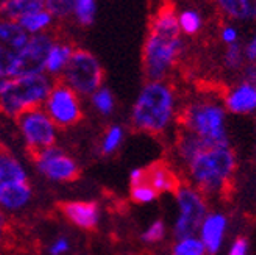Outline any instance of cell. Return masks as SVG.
<instances>
[{
    "label": "cell",
    "instance_id": "1",
    "mask_svg": "<svg viewBox=\"0 0 256 255\" xmlns=\"http://www.w3.org/2000/svg\"><path fill=\"white\" fill-rule=\"evenodd\" d=\"M183 36L178 27L176 11L162 7L150 22L142 50V65L148 82H161L175 68L183 52Z\"/></svg>",
    "mask_w": 256,
    "mask_h": 255
},
{
    "label": "cell",
    "instance_id": "2",
    "mask_svg": "<svg viewBox=\"0 0 256 255\" xmlns=\"http://www.w3.org/2000/svg\"><path fill=\"white\" fill-rule=\"evenodd\" d=\"M176 97L174 88L166 82H147L132 110V127L136 132L161 135L175 118Z\"/></svg>",
    "mask_w": 256,
    "mask_h": 255
},
{
    "label": "cell",
    "instance_id": "3",
    "mask_svg": "<svg viewBox=\"0 0 256 255\" xmlns=\"http://www.w3.org/2000/svg\"><path fill=\"white\" fill-rule=\"evenodd\" d=\"M55 82L47 74L0 79V116L16 119L25 111L42 107Z\"/></svg>",
    "mask_w": 256,
    "mask_h": 255
},
{
    "label": "cell",
    "instance_id": "4",
    "mask_svg": "<svg viewBox=\"0 0 256 255\" xmlns=\"http://www.w3.org/2000/svg\"><path fill=\"white\" fill-rule=\"evenodd\" d=\"M236 160L230 146H210L188 164L196 189L204 194H216L232 180Z\"/></svg>",
    "mask_w": 256,
    "mask_h": 255
},
{
    "label": "cell",
    "instance_id": "5",
    "mask_svg": "<svg viewBox=\"0 0 256 255\" xmlns=\"http://www.w3.org/2000/svg\"><path fill=\"white\" fill-rule=\"evenodd\" d=\"M182 124L184 130L197 135L211 146H230L225 127V110L216 100H194L184 108Z\"/></svg>",
    "mask_w": 256,
    "mask_h": 255
},
{
    "label": "cell",
    "instance_id": "6",
    "mask_svg": "<svg viewBox=\"0 0 256 255\" xmlns=\"http://www.w3.org/2000/svg\"><path fill=\"white\" fill-rule=\"evenodd\" d=\"M104 79L105 72L98 58L88 49H75L60 82L68 85L80 97H89L104 86Z\"/></svg>",
    "mask_w": 256,
    "mask_h": 255
},
{
    "label": "cell",
    "instance_id": "7",
    "mask_svg": "<svg viewBox=\"0 0 256 255\" xmlns=\"http://www.w3.org/2000/svg\"><path fill=\"white\" fill-rule=\"evenodd\" d=\"M16 124L30 155L55 146L60 129L50 119L42 107L22 113L20 116L16 118Z\"/></svg>",
    "mask_w": 256,
    "mask_h": 255
},
{
    "label": "cell",
    "instance_id": "8",
    "mask_svg": "<svg viewBox=\"0 0 256 255\" xmlns=\"http://www.w3.org/2000/svg\"><path fill=\"white\" fill-rule=\"evenodd\" d=\"M42 108L58 129H69L83 118L82 97L60 80L55 82Z\"/></svg>",
    "mask_w": 256,
    "mask_h": 255
},
{
    "label": "cell",
    "instance_id": "9",
    "mask_svg": "<svg viewBox=\"0 0 256 255\" xmlns=\"http://www.w3.org/2000/svg\"><path fill=\"white\" fill-rule=\"evenodd\" d=\"M175 193L180 213H178V219L174 227V235L176 239L196 236L203 219L208 214L203 194L192 186H180Z\"/></svg>",
    "mask_w": 256,
    "mask_h": 255
},
{
    "label": "cell",
    "instance_id": "10",
    "mask_svg": "<svg viewBox=\"0 0 256 255\" xmlns=\"http://www.w3.org/2000/svg\"><path fill=\"white\" fill-rule=\"evenodd\" d=\"M42 177L55 183H70L80 177V166L68 152L52 146L30 155Z\"/></svg>",
    "mask_w": 256,
    "mask_h": 255
},
{
    "label": "cell",
    "instance_id": "11",
    "mask_svg": "<svg viewBox=\"0 0 256 255\" xmlns=\"http://www.w3.org/2000/svg\"><path fill=\"white\" fill-rule=\"evenodd\" d=\"M30 35L18 22L0 19V79L14 77Z\"/></svg>",
    "mask_w": 256,
    "mask_h": 255
},
{
    "label": "cell",
    "instance_id": "12",
    "mask_svg": "<svg viewBox=\"0 0 256 255\" xmlns=\"http://www.w3.org/2000/svg\"><path fill=\"white\" fill-rule=\"evenodd\" d=\"M55 35L52 32H46L40 35H32L24 49V54L18 65L14 77L19 75H38L46 74V63L50 52V47L55 43Z\"/></svg>",
    "mask_w": 256,
    "mask_h": 255
},
{
    "label": "cell",
    "instance_id": "13",
    "mask_svg": "<svg viewBox=\"0 0 256 255\" xmlns=\"http://www.w3.org/2000/svg\"><path fill=\"white\" fill-rule=\"evenodd\" d=\"M58 210L72 225L82 230H96L102 219V211L97 202L92 200H68L60 202Z\"/></svg>",
    "mask_w": 256,
    "mask_h": 255
},
{
    "label": "cell",
    "instance_id": "14",
    "mask_svg": "<svg viewBox=\"0 0 256 255\" xmlns=\"http://www.w3.org/2000/svg\"><path fill=\"white\" fill-rule=\"evenodd\" d=\"M33 199V188L28 180L0 185V211L18 213L25 210Z\"/></svg>",
    "mask_w": 256,
    "mask_h": 255
},
{
    "label": "cell",
    "instance_id": "15",
    "mask_svg": "<svg viewBox=\"0 0 256 255\" xmlns=\"http://www.w3.org/2000/svg\"><path fill=\"white\" fill-rule=\"evenodd\" d=\"M226 230V218L220 213L206 214L200 225V239L210 255H214L220 250L224 236Z\"/></svg>",
    "mask_w": 256,
    "mask_h": 255
},
{
    "label": "cell",
    "instance_id": "16",
    "mask_svg": "<svg viewBox=\"0 0 256 255\" xmlns=\"http://www.w3.org/2000/svg\"><path fill=\"white\" fill-rule=\"evenodd\" d=\"M146 171V183H148L156 193H175L182 186L176 174L172 168L164 161H156L144 168Z\"/></svg>",
    "mask_w": 256,
    "mask_h": 255
},
{
    "label": "cell",
    "instance_id": "17",
    "mask_svg": "<svg viewBox=\"0 0 256 255\" xmlns=\"http://www.w3.org/2000/svg\"><path fill=\"white\" fill-rule=\"evenodd\" d=\"M76 47L66 40H55L54 46L50 47V52L47 57V63H46V74L48 77H52L54 80H60V77L62 75L64 69L69 65V61L74 55V50Z\"/></svg>",
    "mask_w": 256,
    "mask_h": 255
},
{
    "label": "cell",
    "instance_id": "18",
    "mask_svg": "<svg viewBox=\"0 0 256 255\" xmlns=\"http://www.w3.org/2000/svg\"><path fill=\"white\" fill-rule=\"evenodd\" d=\"M226 107L233 113H250L256 110V85L242 83L226 96Z\"/></svg>",
    "mask_w": 256,
    "mask_h": 255
},
{
    "label": "cell",
    "instance_id": "19",
    "mask_svg": "<svg viewBox=\"0 0 256 255\" xmlns=\"http://www.w3.org/2000/svg\"><path fill=\"white\" fill-rule=\"evenodd\" d=\"M44 10V0H0V19L18 22L32 13Z\"/></svg>",
    "mask_w": 256,
    "mask_h": 255
},
{
    "label": "cell",
    "instance_id": "20",
    "mask_svg": "<svg viewBox=\"0 0 256 255\" xmlns=\"http://www.w3.org/2000/svg\"><path fill=\"white\" fill-rule=\"evenodd\" d=\"M25 180H28V174L20 160L0 144V185Z\"/></svg>",
    "mask_w": 256,
    "mask_h": 255
},
{
    "label": "cell",
    "instance_id": "21",
    "mask_svg": "<svg viewBox=\"0 0 256 255\" xmlns=\"http://www.w3.org/2000/svg\"><path fill=\"white\" fill-rule=\"evenodd\" d=\"M210 146L211 144L203 141V139L198 138L197 135L183 129L180 132V135H178V139H176V155L188 166V164L194 160L200 152H203Z\"/></svg>",
    "mask_w": 256,
    "mask_h": 255
},
{
    "label": "cell",
    "instance_id": "22",
    "mask_svg": "<svg viewBox=\"0 0 256 255\" xmlns=\"http://www.w3.org/2000/svg\"><path fill=\"white\" fill-rule=\"evenodd\" d=\"M224 15L238 21H256V0H216Z\"/></svg>",
    "mask_w": 256,
    "mask_h": 255
},
{
    "label": "cell",
    "instance_id": "23",
    "mask_svg": "<svg viewBox=\"0 0 256 255\" xmlns=\"http://www.w3.org/2000/svg\"><path fill=\"white\" fill-rule=\"evenodd\" d=\"M18 24L24 29V32H27L30 36L32 35H40V33H46L50 32V29L54 27L55 19L50 13L44 8L41 11L32 13V15L25 16L22 19L18 21Z\"/></svg>",
    "mask_w": 256,
    "mask_h": 255
},
{
    "label": "cell",
    "instance_id": "24",
    "mask_svg": "<svg viewBox=\"0 0 256 255\" xmlns=\"http://www.w3.org/2000/svg\"><path fill=\"white\" fill-rule=\"evenodd\" d=\"M178 19V27H180L182 35H197L202 27H203V18L200 15V11H197L196 8H186L183 11H180L176 15Z\"/></svg>",
    "mask_w": 256,
    "mask_h": 255
},
{
    "label": "cell",
    "instance_id": "25",
    "mask_svg": "<svg viewBox=\"0 0 256 255\" xmlns=\"http://www.w3.org/2000/svg\"><path fill=\"white\" fill-rule=\"evenodd\" d=\"M97 16V0H74L72 18L83 27L92 25Z\"/></svg>",
    "mask_w": 256,
    "mask_h": 255
},
{
    "label": "cell",
    "instance_id": "26",
    "mask_svg": "<svg viewBox=\"0 0 256 255\" xmlns=\"http://www.w3.org/2000/svg\"><path fill=\"white\" fill-rule=\"evenodd\" d=\"M124 138H125V130L122 125H111L110 129L106 130L104 139H102V144H100V152L104 155H111V154H116L118 149L120 147V144L124 143Z\"/></svg>",
    "mask_w": 256,
    "mask_h": 255
},
{
    "label": "cell",
    "instance_id": "27",
    "mask_svg": "<svg viewBox=\"0 0 256 255\" xmlns=\"http://www.w3.org/2000/svg\"><path fill=\"white\" fill-rule=\"evenodd\" d=\"M94 108L104 114V116H110V114L116 108V99H114L111 89L106 86H100L97 91L91 96Z\"/></svg>",
    "mask_w": 256,
    "mask_h": 255
},
{
    "label": "cell",
    "instance_id": "28",
    "mask_svg": "<svg viewBox=\"0 0 256 255\" xmlns=\"http://www.w3.org/2000/svg\"><path fill=\"white\" fill-rule=\"evenodd\" d=\"M172 255H206V249H204L200 238L188 236L176 239L172 249Z\"/></svg>",
    "mask_w": 256,
    "mask_h": 255
},
{
    "label": "cell",
    "instance_id": "29",
    "mask_svg": "<svg viewBox=\"0 0 256 255\" xmlns=\"http://www.w3.org/2000/svg\"><path fill=\"white\" fill-rule=\"evenodd\" d=\"M44 8L55 21L69 19L74 15V0H44Z\"/></svg>",
    "mask_w": 256,
    "mask_h": 255
},
{
    "label": "cell",
    "instance_id": "30",
    "mask_svg": "<svg viewBox=\"0 0 256 255\" xmlns=\"http://www.w3.org/2000/svg\"><path fill=\"white\" fill-rule=\"evenodd\" d=\"M130 197L134 203H140V205H146V203H152L155 202L158 197V193L153 189L148 183L142 182L133 185L130 189Z\"/></svg>",
    "mask_w": 256,
    "mask_h": 255
},
{
    "label": "cell",
    "instance_id": "31",
    "mask_svg": "<svg viewBox=\"0 0 256 255\" xmlns=\"http://www.w3.org/2000/svg\"><path fill=\"white\" fill-rule=\"evenodd\" d=\"M166 236V224L162 221H155L147 227V230L140 235V239L146 244H156Z\"/></svg>",
    "mask_w": 256,
    "mask_h": 255
},
{
    "label": "cell",
    "instance_id": "32",
    "mask_svg": "<svg viewBox=\"0 0 256 255\" xmlns=\"http://www.w3.org/2000/svg\"><path fill=\"white\" fill-rule=\"evenodd\" d=\"M242 60H244V54H242V47L236 44H230L226 52H225V65L232 69H236L242 65Z\"/></svg>",
    "mask_w": 256,
    "mask_h": 255
},
{
    "label": "cell",
    "instance_id": "33",
    "mask_svg": "<svg viewBox=\"0 0 256 255\" xmlns=\"http://www.w3.org/2000/svg\"><path fill=\"white\" fill-rule=\"evenodd\" d=\"M70 250V241L68 236H58L48 247V255H66Z\"/></svg>",
    "mask_w": 256,
    "mask_h": 255
},
{
    "label": "cell",
    "instance_id": "34",
    "mask_svg": "<svg viewBox=\"0 0 256 255\" xmlns=\"http://www.w3.org/2000/svg\"><path fill=\"white\" fill-rule=\"evenodd\" d=\"M10 224L8 219L5 218V214L0 211V249L5 247V244L8 243V238H10Z\"/></svg>",
    "mask_w": 256,
    "mask_h": 255
},
{
    "label": "cell",
    "instance_id": "35",
    "mask_svg": "<svg viewBox=\"0 0 256 255\" xmlns=\"http://www.w3.org/2000/svg\"><path fill=\"white\" fill-rule=\"evenodd\" d=\"M222 40L224 43H226L228 46L230 44H236L238 43V38H239V32L236 27H233V25H226V27L222 29Z\"/></svg>",
    "mask_w": 256,
    "mask_h": 255
},
{
    "label": "cell",
    "instance_id": "36",
    "mask_svg": "<svg viewBox=\"0 0 256 255\" xmlns=\"http://www.w3.org/2000/svg\"><path fill=\"white\" fill-rule=\"evenodd\" d=\"M247 250H248L247 241L240 238L233 244V247L230 249V255H247Z\"/></svg>",
    "mask_w": 256,
    "mask_h": 255
},
{
    "label": "cell",
    "instance_id": "37",
    "mask_svg": "<svg viewBox=\"0 0 256 255\" xmlns=\"http://www.w3.org/2000/svg\"><path fill=\"white\" fill-rule=\"evenodd\" d=\"M146 182V171L144 168H136L130 172V183L132 186L133 185H138V183H142Z\"/></svg>",
    "mask_w": 256,
    "mask_h": 255
},
{
    "label": "cell",
    "instance_id": "38",
    "mask_svg": "<svg viewBox=\"0 0 256 255\" xmlns=\"http://www.w3.org/2000/svg\"><path fill=\"white\" fill-rule=\"evenodd\" d=\"M246 55L250 61H254L256 60V33L253 36V40L248 43L247 49H246Z\"/></svg>",
    "mask_w": 256,
    "mask_h": 255
},
{
    "label": "cell",
    "instance_id": "39",
    "mask_svg": "<svg viewBox=\"0 0 256 255\" xmlns=\"http://www.w3.org/2000/svg\"><path fill=\"white\" fill-rule=\"evenodd\" d=\"M247 82L256 85V66H250L247 69Z\"/></svg>",
    "mask_w": 256,
    "mask_h": 255
}]
</instances>
